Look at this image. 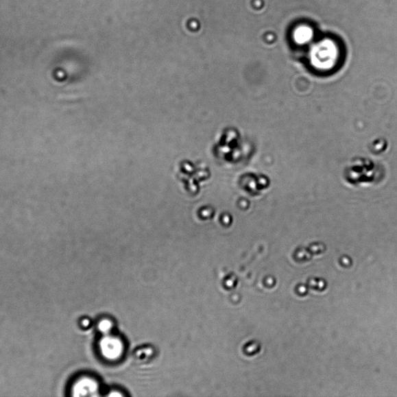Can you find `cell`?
I'll list each match as a JSON object with an SVG mask.
<instances>
[{
	"mask_svg": "<svg viewBox=\"0 0 397 397\" xmlns=\"http://www.w3.org/2000/svg\"><path fill=\"white\" fill-rule=\"evenodd\" d=\"M97 391V384L90 378H82L75 383L73 395L75 396H93Z\"/></svg>",
	"mask_w": 397,
	"mask_h": 397,
	"instance_id": "obj_1",
	"label": "cell"
},
{
	"mask_svg": "<svg viewBox=\"0 0 397 397\" xmlns=\"http://www.w3.org/2000/svg\"><path fill=\"white\" fill-rule=\"evenodd\" d=\"M102 350L105 355L110 357H116L121 352L119 342L112 340H104L102 343Z\"/></svg>",
	"mask_w": 397,
	"mask_h": 397,
	"instance_id": "obj_2",
	"label": "cell"
}]
</instances>
